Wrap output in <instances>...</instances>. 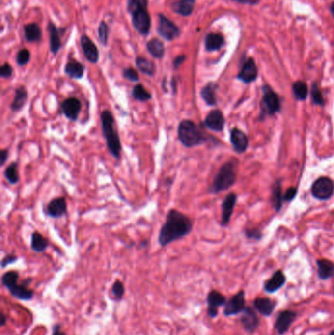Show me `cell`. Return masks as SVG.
I'll use <instances>...</instances> for the list:
<instances>
[{
	"mask_svg": "<svg viewBox=\"0 0 334 335\" xmlns=\"http://www.w3.org/2000/svg\"><path fill=\"white\" fill-rule=\"evenodd\" d=\"M192 227L193 223L190 218L177 210L171 209L167 212L166 221L160 229L158 242L162 247H165L189 234Z\"/></svg>",
	"mask_w": 334,
	"mask_h": 335,
	"instance_id": "6da1fadb",
	"label": "cell"
},
{
	"mask_svg": "<svg viewBox=\"0 0 334 335\" xmlns=\"http://www.w3.org/2000/svg\"><path fill=\"white\" fill-rule=\"evenodd\" d=\"M101 128L102 134L106 140V145L109 153L117 160L121 158L122 142L119 132L116 129L115 118L111 111L104 110L101 113Z\"/></svg>",
	"mask_w": 334,
	"mask_h": 335,
	"instance_id": "7a4b0ae2",
	"label": "cell"
},
{
	"mask_svg": "<svg viewBox=\"0 0 334 335\" xmlns=\"http://www.w3.org/2000/svg\"><path fill=\"white\" fill-rule=\"evenodd\" d=\"M177 137L180 143L187 148L201 145L208 140L206 134L190 120H183L178 124Z\"/></svg>",
	"mask_w": 334,
	"mask_h": 335,
	"instance_id": "3957f363",
	"label": "cell"
},
{
	"mask_svg": "<svg viewBox=\"0 0 334 335\" xmlns=\"http://www.w3.org/2000/svg\"><path fill=\"white\" fill-rule=\"evenodd\" d=\"M236 169L237 161L235 159L223 164L216 174L213 183L210 186V191L213 193H219L231 187L236 179Z\"/></svg>",
	"mask_w": 334,
	"mask_h": 335,
	"instance_id": "277c9868",
	"label": "cell"
},
{
	"mask_svg": "<svg viewBox=\"0 0 334 335\" xmlns=\"http://www.w3.org/2000/svg\"><path fill=\"white\" fill-rule=\"evenodd\" d=\"M261 109L263 116H273L280 110V101L278 95L270 87L265 85L263 87V98L261 102Z\"/></svg>",
	"mask_w": 334,
	"mask_h": 335,
	"instance_id": "5b68a950",
	"label": "cell"
},
{
	"mask_svg": "<svg viewBox=\"0 0 334 335\" xmlns=\"http://www.w3.org/2000/svg\"><path fill=\"white\" fill-rule=\"evenodd\" d=\"M334 192V182L329 177L323 176L318 178L312 186V194L319 200L330 199Z\"/></svg>",
	"mask_w": 334,
	"mask_h": 335,
	"instance_id": "8992f818",
	"label": "cell"
},
{
	"mask_svg": "<svg viewBox=\"0 0 334 335\" xmlns=\"http://www.w3.org/2000/svg\"><path fill=\"white\" fill-rule=\"evenodd\" d=\"M132 14L133 25L135 28L143 35L148 34L151 28V17L147 8H141L134 11Z\"/></svg>",
	"mask_w": 334,
	"mask_h": 335,
	"instance_id": "52a82bcc",
	"label": "cell"
},
{
	"mask_svg": "<svg viewBox=\"0 0 334 335\" xmlns=\"http://www.w3.org/2000/svg\"><path fill=\"white\" fill-rule=\"evenodd\" d=\"M245 309V292L240 290L235 295H233L229 300H227L224 305L223 315L226 317L237 316L241 314Z\"/></svg>",
	"mask_w": 334,
	"mask_h": 335,
	"instance_id": "ba28073f",
	"label": "cell"
},
{
	"mask_svg": "<svg viewBox=\"0 0 334 335\" xmlns=\"http://www.w3.org/2000/svg\"><path fill=\"white\" fill-rule=\"evenodd\" d=\"M296 318L297 313L294 311L285 310L279 312L275 322V329L277 334L278 335H285L289 331L292 324L295 322Z\"/></svg>",
	"mask_w": 334,
	"mask_h": 335,
	"instance_id": "9c48e42d",
	"label": "cell"
},
{
	"mask_svg": "<svg viewBox=\"0 0 334 335\" xmlns=\"http://www.w3.org/2000/svg\"><path fill=\"white\" fill-rule=\"evenodd\" d=\"M158 32L163 38H165L167 40H172L179 35L180 30H179L178 27L172 21L167 19V17H165L164 15L160 14L159 15Z\"/></svg>",
	"mask_w": 334,
	"mask_h": 335,
	"instance_id": "30bf717a",
	"label": "cell"
},
{
	"mask_svg": "<svg viewBox=\"0 0 334 335\" xmlns=\"http://www.w3.org/2000/svg\"><path fill=\"white\" fill-rule=\"evenodd\" d=\"M226 298L220 292L216 290H212L209 292L207 296V304H208V316L211 319H215L219 315V308L224 306L226 304Z\"/></svg>",
	"mask_w": 334,
	"mask_h": 335,
	"instance_id": "8fae6325",
	"label": "cell"
},
{
	"mask_svg": "<svg viewBox=\"0 0 334 335\" xmlns=\"http://www.w3.org/2000/svg\"><path fill=\"white\" fill-rule=\"evenodd\" d=\"M240 323L244 331L248 334H254L260 326L258 315L251 307H245L244 311L241 313Z\"/></svg>",
	"mask_w": 334,
	"mask_h": 335,
	"instance_id": "7c38bea8",
	"label": "cell"
},
{
	"mask_svg": "<svg viewBox=\"0 0 334 335\" xmlns=\"http://www.w3.org/2000/svg\"><path fill=\"white\" fill-rule=\"evenodd\" d=\"M61 109L67 119L76 122L82 110V103L76 97H69L61 103Z\"/></svg>",
	"mask_w": 334,
	"mask_h": 335,
	"instance_id": "4fadbf2b",
	"label": "cell"
},
{
	"mask_svg": "<svg viewBox=\"0 0 334 335\" xmlns=\"http://www.w3.org/2000/svg\"><path fill=\"white\" fill-rule=\"evenodd\" d=\"M68 210L67 201L64 197L52 199L45 207V213L50 218H61L66 215Z\"/></svg>",
	"mask_w": 334,
	"mask_h": 335,
	"instance_id": "5bb4252c",
	"label": "cell"
},
{
	"mask_svg": "<svg viewBox=\"0 0 334 335\" xmlns=\"http://www.w3.org/2000/svg\"><path fill=\"white\" fill-rule=\"evenodd\" d=\"M203 125L212 131L222 132L224 127V117L221 110H212L205 118Z\"/></svg>",
	"mask_w": 334,
	"mask_h": 335,
	"instance_id": "9a60e30c",
	"label": "cell"
},
{
	"mask_svg": "<svg viewBox=\"0 0 334 335\" xmlns=\"http://www.w3.org/2000/svg\"><path fill=\"white\" fill-rule=\"evenodd\" d=\"M258 77V69L255 61L252 58H249L243 64L237 78L245 84H249L254 82Z\"/></svg>",
	"mask_w": 334,
	"mask_h": 335,
	"instance_id": "2e32d148",
	"label": "cell"
},
{
	"mask_svg": "<svg viewBox=\"0 0 334 335\" xmlns=\"http://www.w3.org/2000/svg\"><path fill=\"white\" fill-rule=\"evenodd\" d=\"M286 283V278L282 271L278 270L277 271L271 279H269L264 283V290L267 293L273 294L278 291L280 288H282Z\"/></svg>",
	"mask_w": 334,
	"mask_h": 335,
	"instance_id": "e0dca14e",
	"label": "cell"
},
{
	"mask_svg": "<svg viewBox=\"0 0 334 335\" xmlns=\"http://www.w3.org/2000/svg\"><path fill=\"white\" fill-rule=\"evenodd\" d=\"M81 44H82V48H83L85 58L90 63H93V64L97 63L99 60V52L94 42L87 35H83L81 39Z\"/></svg>",
	"mask_w": 334,
	"mask_h": 335,
	"instance_id": "ac0fdd59",
	"label": "cell"
},
{
	"mask_svg": "<svg viewBox=\"0 0 334 335\" xmlns=\"http://www.w3.org/2000/svg\"><path fill=\"white\" fill-rule=\"evenodd\" d=\"M255 310L264 317H270L277 307L276 301L268 297H258L253 301Z\"/></svg>",
	"mask_w": 334,
	"mask_h": 335,
	"instance_id": "d6986e66",
	"label": "cell"
},
{
	"mask_svg": "<svg viewBox=\"0 0 334 335\" xmlns=\"http://www.w3.org/2000/svg\"><path fill=\"white\" fill-rule=\"evenodd\" d=\"M230 141L233 149L237 153H243L248 147V138L239 129L234 128L230 133Z\"/></svg>",
	"mask_w": 334,
	"mask_h": 335,
	"instance_id": "ffe728a7",
	"label": "cell"
},
{
	"mask_svg": "<svg viewBox=\"0 0 334 335\" xmlns=\"http://www.w3.org/2000/svg\"><path fill=\"white\" fill-rule=\"evenodd\" d=\"M29 280L27 282H23L22 284L18 283V280L11 283L10 285H8L6 288L9 290V292L11 293V295H13L14 297L18 298V299H22V300H29L32 298L33 296V291L29 290L27 285L28 284Z\"/></svg>",
	"mask_w": 334,
	"mask_h": 335,
	"instance_id": "44dd1931",
	"label": "cell"
},
{
	"mask_svg": "<svg viewBox=\"0 0 334 335\" xmlns=\"http://www.w3.org/2000/svg\"><path fill=\"white\" fill-rule=\"evenodd\" d=\"M236 199L237 198L234 193H229L224 198L222 205V225H226L229 223L234 210Z\"/></svg>",
	"mask_w": 334,
	"mask_h": 335,
	"instance_id": "7402d4cb",
	"label": "cell"
},
{
	"mask_svg": "<svg viewBox=\"0 0 334 335\" xmlns=\"http://www.w3.org/2000/svg\"><path fill=\"white\" fill-rule=\"evenodd\" d=\"M28 100V91L26 89L25 86H19L16 90H15V96L14 99L11 103V110L14 113H17L19 111H21L24 106L26 105Z\"/></svg>",
	"mask_w": 334,
	"mask_h": 335,
	"instance_id": "603a6c76",
	"label": "cell"
},
{
	"mask_svg": "<svg viewBox=\"0 0 334 335\" xmlns=\"http://www.w3.org/2000/svg\"><path fill=\"white\" fill-rule=\"evenodd\" d=\"M218 89L217 84L210 82L208 83L200 91V95L202 99L206 102L207 105L209 106H215L217 104V97H216V92Z\"/></svg>",
	"mask_w": 334,
	"mask_h": 335,
	"instance_id": "cb8c5ba5",
	"label": "cell"
},
{
	"mask_svg": "<svg viewBox=\"0 0 334 335\" xmlns=\"http://www.w3.org/2000/svg\"><path fill=\"white\" fill-rule=\"evenodd\" d=\"M318 276L322 280H328L334 277V263L330 260L322 259L317 261Z\"/></svg>",
	"mask_w": 334,
	"mask_h": 335,
	"instance_id": "d4e9b609",
	"label": "cell"
},
{
	"mask_svg": "<svg viewBox=\"0 0 334 335\" xmlns=\"http://www.w3.org/2000/svg\"><path fill=\"white\" fill-rule=\"evenodd\" d=\"M84 71H85L84 66L82 63L75 61V60L69 61L65 67V73L70 78L76 79V80L82 79L84 75Z\"/></svg>",
	"mask_w": 334,
	"mask_h": 335,
	"instance_id": "484cf974",
	"label": "cell"
},
{
	"mask_svg": "<svg viewBox=\"0 0 334 335\" xmlns=\"http://www.w3.org/2000/svg\"><path fill=\"white\" fill-rule=\"evenodd\" d=\"M195 0H178L171 5V9L181 15V16H189L194 10Z\"/></svg>",
	"mask_w": 334,
	"mask_h": 335,
	"instance_id": "4316f807",
	"label": "cell"
},
{
	"mask_svg": "<svg viewBox=\"0 0 334 335\" xmlns=\"http://www.w3.org/2000/svg\"><path fill=\"white\" fill-rule=\"evenodd\" d=\"M224 44L223 36L221 33H209L205 38V47L208 51H216Z\"/></svg>",
	"mask_w": 334,
	"mask_h": 335,
	"instance_id": "83f0119b",
	"label": "cell"
},
{
	"mask_svg": "<svg viewBox=\"0 0 334 335\" xmlns=\"http://www.w3.org/2000/svg\"><path fill=\"white\" fill-rule=\"evenodd\" d=\"M47 247H48L47 239L37 231L32 232L30 239V248L36 253H42L47 249Z\"/></svg>",
	"mask_w": 334,
	"mask_h": 335,
	"instance_id": "f1b7e54d",
	"label": "cell"
},
{
	"mask_svg": "<svg viewBox=\"0 0 334 335\" xmlns=\"http://www.w3.org/2000/svg\"><path fill=\"white\" fill-rule=\"evenodd\" d=\"M136 65H137V68L146 76L152 77V76H154V74L156 72L155 64L152 61H150L144 57H138L136 59Z\"/></svg>",
	"mask_w": 334,
	"mask_h": 335,
	"instance_id": "f546056e",
	"label": "cell"
},
{
	"mask_svg": "<svg viewBox=\"0 0 334 335\" xmlns=\"http://www.w3.org/2000/svg\"><path fill=\"white\" fill-rule=\"evenodd\" d=\"M48 30H49V36H50V50L53 54H56L61 47L60 32L58 28L52 23H49Z\"/></svg>",
	"mask_w": 334,
	"mask_h": 335,
	"instance_id": "4dcf8cb0",
	"label": "cell"
},
{
	"mask_svg": "<svg viewBox=\"0 0 334 335\" xmlns=\"http://www.w3.org/2000/svg\"><path fill=\"white\" fill-rule=\"evenodd\" d=\"M147 50L150 52V54L153 57H155L157 59L163 58V56L165 54V46L159 38H152L147 43Z\"/></svg>",
	"mask_w": 334,
	"mask_h": 335,
	"instance_id": "1f68e13d",
	"label": "cell"
},
{
	"mask_svg": "<svg viewBox=\"0 0 334 335\" xmlns=\"http://www.w3.org/2000/svg\"><path fill=\"white\" fill-rule=\"evenodd\" d=\"M24 33H25V37L28 41H37L41 38V30L40 28L34 24H28L25 26L24 28Z\"/></svg>",
	"mask_w": 334,
	"mask_h": 335,
	"instance_id": "d6a6232c",
	"label": "cell"
},
{
	"mask_svg": "<svg viewBox=\"0 0 334 335\" xmlns=\"http://www.w3.org/2000/svg\"><path fill=\"white\" fill-rule=\"evenodd\" d=\"M132 96L134 99L140 101V102H146L152 98V95L150 92L146 90L143 84H138L137 85L134 86L133 91H132Z\"/></svg>",
	"mask_w": 334,
	"mask_h": 335,
	"instance_id": "836d02e7",
	"label": "cell"
},
{
	"mask_svg": "<svg viewBox=\"0 0 334 335\" xmlns=\"http://www.w3.org/2000/svg\"><path fill=\"white\" fill-rule=\"evenodd\" d=\"M292 90L297 100H305L309 94V88L305 82L297 81L292 85Z\"/></svg>",
	"mask_w": 334,
	"mask_h": 335,
	"instance_id": "e575fe53",
	"label": "cell"
},
{
	"mask_svg": "<svg viewBox=\"0 0 334 335\" xmlns=\"http://www.w3.org/2000/svg\"><path fill=\"white\" fill-rule=\"evenodd\" d=\"M4 175H5L6 179L11 184H17L19 182V180H20L18 163L17 162H13L9 166H7V168L4 170Z\"/></svg>",
	"mask_w": 334,
	"mask_h": 335,
	"instance_id": "d590c367",
	"label": "cell"
},
{
	"mask_svg": "<svg viewBox=\"0 0 334 335\" xmlns=\"http://www.w3.org/2000/svg\"><path fill=\"white\" fill-rule=\"evenodd\" d=\"M272 199H273V203H274L277 211H278L280 209L281 203L283 201V197H282V194H281V185H280L279 181L276 182V184L273 187Z\"/></svg>",
	"mask_w": 334,
	"mask_h": 335,
	"instance_id": "8d00e7d4",
	"label": "cell"
},
{
	"mask_svg": "<svg viewBox=\"0 0 334 335\" xmlns=\"http://www.w3.org/2000/svg\"><path fill=\"white\" fill-rule=\"evenodd\" d=\"M147 6L148 0H128V10L130 13L141 8H147Z\"/></svg>",
	"mask_w": 334,
	"mask_h": 335,
	"instance_id": "74e56055",
	"label": "cell"
},
{
	"mask_svg": "<svg viewBox=\"0 0 334 335\" xmlns=\"http://www.w3.org/2000/svg\"><path fill=\"white\" fill-rule=\"evenodd\" d=\"M30 60V53L28 49H21L18 54H17V57H16V61H17V64L19 66H25L27 65Z\"/></svg>",
	"mask_w": 334,
	"mask_h": 335,
	"instance_id": "f35d334b",
	"label": "cell"
},
{
	"mask_svg": "<svg viewBox=\"0 0 334 335\" xmlns=\"http://www.w3.org/2000/svg\"><path fill=\"white\" fill-rule=\"evenodd\" d=\"M312 99H313V102L317 105H321L323 106L325 104V100H324V97H323V94L318 86L317 84H314L313 86H312Z\"/></svg>",
	"mask_w": 334,
	"mask_h": 335,
	"instance_id": "ab89813d",
	"label": "cell"
},
{
	"mask_svg": "<svg viewBox=\"0 0 334 335\" xmlns=\"http://www.w3.org/2000/svg\"><path fill=\"white\" fill-rule=\"evenodd\" d=\"M108 34H109L108 26L104 21H102L99 25V28H98V35H99V40L103 45L107 44Z\"/></svg>",
	"mask_w": 334,
	"mask_h": 335,
	"instance_id": "60d3db41",
	"label": "cell"
},
{
	"mask_svg": "<svg viewBox=\"0 0 334 335\" xmlns=\"http://www.w3.org/2000/svg\"><path fill=\"white\" fill-rule=\"evenodd\" d=\"M112 293H113V295L115 296L116 299H121L124 296V294H125V286H124V284L120 280H117L114 283V285L112 287Z\"/></svg>",
	"mask_w": 334,
	"mask_h": 335,
	"instance_id": "b9f144b4",
	"label": "cell"
},
{
	"mask_svg": "<svg viewBox=\"0 0 334 335\" xmlns=\"http://www.w3.org/2000/svg\"><path fill=\"white\" fill-rule=\"evenodd\" d=\"M123 77L130 82H139V80L138 72L133 68L125 69L123 72Z\"/></svg>",
	"mask_w": 334,
	"mask_h": 335,
	"instance_id": "7bdbcfd3",
	"label": "cell"
},
{
	"mask_svg": "<svg viewBox=\"0 0 334 335\" xmlns=\"http://www.w3.org/2000/svg\"><path fill=\"white\" fill-rule=\"evenodd\" d=\"M12 74H13V68L8 63L4 64L0 68V76H1V78L8 79V78H10L12 76Z\"/></svg>",
	"mask_w": 334,
	"mask_h": 335,
	"instance_id": "ee69618b",
	"label": "cell"
},
{
	"mask_svg": "<svg viewBox=\"0 0 334 335\" xmlns=\"http://www.w3.org/2000/svg\"><path fill=\"white\" fill-rule=\"evenodd\" d=\"M17 260H18V258H17L16 256H14V255H7V256H5V257L2 259V261H1V266H2V268H5V267H7L8 265H11V264L15 263Z\"/></svg>",
	"mask_w": 334,
	"mask_h": 335,
	"instance_id": "f6af8a7d",
	"label": "cell"
},
{
	"mask_svg": "<svg viewBox=\"0 0 334 335\" xmlns=\"http://www.w3.org/2000/svg\"><path fill=\"white\" fill-rule=\"evenodd\" d=\"M296 194H297V189L294 187H290L287 189L285 195L283 196V200L284 201H291L294 199Z\"/></svg>",
	"mask_w": 334,
	"mask_h": 335,
	"instance_id": "bcb514c9",
	"label": "cell"
},
{
	"mask_svg": "<svg viewBox=\"0 0 334 335\" xmlns=\"http://www.w3.org/2000/svg\"><path fill=\"white\" fill-rule=\"evenodd\" d=\"M186 59V56L185 55H178L172 62V65H173V68L174 69H177L180 65H182V63L185 61Z\"/></svg>",
	"mask_w": 334,
	"mask_h": 335,
	"instance_id": "7dc6e473",
	"label": "cell"
},
{
	"mask_svg": "<svg viewBox=\"0 0 334 335\" xmlns=\"http://www.w3.org/2000/svg\"><path fill=\"white\" fill-rule=\"evenodd\" d=\"M8 155H9L8 150L2 149V150L0 151V166H3V165L6 163V161H7V159H8Z\"/></svg>",
	"mask_w": 334,
	"mask_h": 335,
	"instance_id": "c3c4849f",
	"label": "cell"
},
{
	"mask_svg": "<svg viewBox=\"0 0 334 335\" xmlns=\"http://www.w3.org/2000/svg\"><path fill=\"white\" fill-rule=\"evenodd\" d=\"M170 85H171V90H172V94L175 95L176 94V90H177V81L176 79L173 77L171 79V83H170Z\"/></svg>",
	"mask_w": 334,
	"mask_h": 335,
	"instance_id": "681fc988",
	"label": "cell"
},
{
	"mask_svg": "<svg viewBox=\"0 0 334 335\" xmlns=\"http://www.w3.org/2000/svg\"><path fill=\"white\" fill-rule=\"evenodd\" d=\"M232 1H236L239 2L241 4H248V5H255L258 3L259 0H232Z\"/></svg>",
	"mask_w": 334,
	"mask_h": 335,
	"instance_id": "f907efd6",
	"label": "cell"
},
{
	"mask_svg": "<svg viewBox=\"0 0 334 335\" xmlns=\"http://www.w3.org/2000/svg\"><path fill=\"white\" fill-rule=\"evenodd\" d=\"M258 231L257 230H252V231H248L247 232V236L250 238H256L259 239L261 237V234H256Z\"/></svg>",
	"mask_w": 334,
	"mask_h": 335,
	"instance_id": "816d5d0a",
	"label": "cell"
},
{
	"mask_svg": "<svg viewBox=\"0 0 334 335\" xmlns=\"http://www.w3.org/2000/svg\"><path fill=\"white\" fill-rule=\"evenodd\" d=\"M52 335H66L65 333H63L61 330H60V326L59 325H56L53 329V334Z\"/></svg>",
	"mask_w": 334,
	"mask_h": 335,
	"instance_id": "f5cc1de1",
	"label": "cell"
},
{
	"mask_svg": "<svg viewBox=\"0 0 334 335\" xmlns=\"http://www.w3.org/2000/svg\"><path fill=\"white\" fill-rule=\"evenodd\" d=\"M6 325V317L5 315L2 313L1 314V327H4Z\"/></svg>",
	"mask_w": 334,
	"mask_h": 335,
	"instance_id": "db71d44e",
	"label": "cell"
},
{
	"mask_svg": "<svg viewBox=\"0 0 334 335\" xmlns=\"http://www.w3.org/2000/svg\"><path fill=\"white\" fill-rule=\"evenodd\" d=\"M331 12H332V14H333V16L334 17V1L332 3V5H331Z\"/></svg>",
	"mask_w": 334,
	"mask_h": 335,
	"instance_id": "11a10c76",
	"label": "cell"
},
{
	"mask_svg": "<svg viewBox=\"0 0 334 335\" xmlns=\"http://www.w3.org/2000/svg\"><path fill=\"white\" fill-rule=\"evenodd\" d=\"M330 335H334V330L330 333Z\"/></svg>",
	"mask_w": 334,
	"mask_h": 335,
	"instance_id": "9f6ffc18",
	"label": "cell"
},
{
	"mask_svg": "<svg viewBox=\"0 0 334 335\" xmlns=\"http://www.w3.org/2000/svg\"></svg>",
	"mask_w": 334,
	"mask_h": 335,
	"instance_id": "6f0895ef",
	"label": "cell"
}]
</instances>
